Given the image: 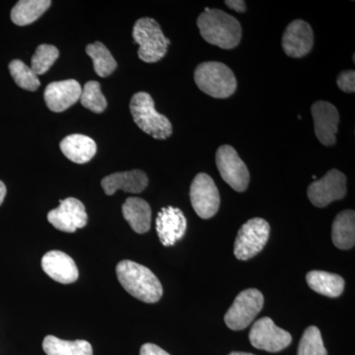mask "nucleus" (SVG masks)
<instances>
[{
    "mask_svg": "<svg viewBox=\"0 0 355 355\" xmlns=\"http://www.w3.org/2000/svg\"><path fill=\"white\" fill-rule=\"evenodd\" d=\"M44 272L60 284H73L78 279L79 272L76 261L62 251L48 252L42 259Z\"/></svg>",
    "mask_w": 355,
    "mask_h": 355,
    "instance_id": "17",
    "label": "nucleus"
},
{
    "mask_svg": "<svg viewBox=\"0 0 355 355\" xmlns=\"http://www.w3.org/2000/svg\"><path fill=\"white\" fill-rule=\"evenodd\" d=\"M123 216L135 232L144 234L151 227L150 205L140 198H128L121 207Z\"/></svg>",
    "mask_w": 355,
    "mask_h": 355,
    "instance_id": "20",
    "label": "nucleus"
},
{
    "mask_svg": "<svg viewBox=\"0 0 355 355\" xmlns=\"http://www.w3.org/2000/svg\"><path fill=\"white\" fill-rule=\"evenodd\" d=\"M81 86L73 79L58 81L46 86L44 90V101L51 111L60 113L76 104L80 99Z\"/></svg>",
    "mask_w": 355,
    "mask_h": 355,
    "instance_id": "16",
    "label": "nucleus"
},
{
    "mask_svg": "<svg viewBox=\"0 0 355 355\" xmlns=\"http://www.w3.org/2000/svg\"><path fill=\"white\" fill-rule=\"evenodd\" d=\"M195 81L203 93L216 99H226L237 89V79L232 70L218 62L198 64L195 70Z\"/></svg>",
    "mask_w": 355,
    "mask_h": 355,
    "instance_id": "4",
    "label": "nucleus"
},
{
    "mask_svg": "<svg viewBox=\"0 0 355 355\" xmlns=\"http://www.w3.org/2000/svg\"><path fill=\"white\" fill-rule=\"evenodd\" d=\"M46 355H93L90 343L83 340H64L55 336H46L43 342Z\"/></svg>",
    "mask_w": 355,
    "mask_h": 355,
    "instance_id": "24",
    "label": "nucleus"
},
{
    "mask_svg": "<svg viewBox=\"0 0 355 355\" xmlns=\"http://www.w3.org/2000/svg\"><path fill=\"white\" fill-rule=\"evenodd\" d=\"M338 88L343 92H355V72L354 70H347L343 71L336 79Z\"/></svg>",
    "mask_w": 355,
    "mask_h": 355,
    "instance_id": "30",
    "label": "nucleus"
},
{
    "mask_svg": "<svg viewBox=\"0 0 355 355\" xmlns=\"http://www.w3.org/2000/svg\"><path fill=\"white\" fill-rule=\"evenodd\" d=\"M228 355H254L253 354H247V352H231Z\"/></svg>",
    "mask_w": 355,
    "mask_h": 355,
    "instance_id": "34",
    "label": "nucleus"
},
{
    "mask_svg": "<svg viewBox=\"0 0 355 355\" xmlns=\"http://www.w3.org/2000/svg\"><path fill=\"white\" fill-rule=\"evenodd\" d=\"M197 23L202 38L223 50H232L241 42L239 21L219 9L205 8Z\"/></svg>",
    "mask_w": 355,
    "mask_h": 355,
    "instance_id": "1",
    "label": "nucleus"
},
{
    "mask_svg": "<svg viewBox=\"0 0 355 355\" xmlns=\"http://www.w3.org/2000/svg\"><path fill=\"white\" fill-rule=\"evenodd\" d=\"M298 355H328L321 331L315 326L308 327L299 343Z\"/></svg>",
    "mask_w": 355,
    "mask_h": 355,
    "instance_id": "28",
    "label": "nucleus"
},
{
    "mask_svg": "<svg viewBox=\"0 0 355 355\" xmlns=\"http://www.w3.org/2000/svg\"><path fill=\"white\" fill-rule=\"evenodd\" d=\"M80 100L84 108L90 110L93 113L101 114L107 108L106 98L97 81H89L84 85Z\"/></svg>",
    "mask_w": 355,
    "mask_h": 355,
    "instance_id": "26",
    "label": "nucleus"
},
{
    "mask_svg": "<svg viewBox=\"0 0 355 355\" xmlns=\"http://www.w3.org/2000/svg\"><path fill=\"white\" fill-rule=\"evenodd\" d=\"M130 113L137 127L155 139H166L171 137V121L164 114L158 113L153 97L146 92L132 96L130 104Z\"/></svg>",
    "mask_w": 355,
    "mask_h": 355,
    "instance_id": "3",
    "label": "nucleus"
},
{
    "mask_svg": "<svg viewBox=\"0 0 355 355\" xmlns=\"http://www.w3.org/2000/svg\"><path fill=\"white\" fill-rule=\"evenodd\" d=\"M307 193L313 205L317 207H327L331 202L345 197L347 177L338 170H331L322 179L311 184Z\"/></svg>",
    "mask_w": 355,
    "mask_h": 355,
    "instance_id": "11",
    "label": "nucleus"
},
{
    "mask_svg": "<svg viewBox=\"0 0 355 355\" xmlns=\"http://www.w3.org/2000/svg\"><path fill=\"white\" fill-rule=\"evenodd\" d=\"M48 220L58 230L74 233L77 229L85 227L88 216L80 200L69 198L60 200V207L49 212Z\"/></svg>",
    "mask_w": 355,
    "mask_h": 355,
    "instance_id": "12",
    "label": "nucleus"
},
{
    "mask_svg": "<svg viewBox=\"0 0 355 355\" xmlns=\"http://www.w3.org/2000/svg\"><path fill=\"white\" fill-rule=\"evenodd\" d=\"M9 71L19 87L28 91H36L40 87L38 76L21 60H12L9 64Z\"/></svg>",
    "mask_w": 355,
    "mask_h": 355,
    "instance_id": "27",
    "label": "nucleus"
},
{
    "mask_svg": "<svg viewBox=\"0 0 355 355\" xmlns=\"http://www.w3.org/2000/svg\"><path fill=\"white\" fill-rule=\"evenodd\" d=\"M51 4L50 0H20L11 11V20L18 26L31 24L50 8Z\"/></svg>",
    "mask_w": 355,
    "mask_h": 355,
    "instance_id": "23",
    "label": "nucleus"
},
{
    "mask_svg": "<svg viewBox=\"0 0 355 355\" xmlns=\"http://www.w3.org/2000/svg\"><path fill=\"white\" fill-rule=\"evenodd\" d=\"M263 295L258 289L250 288L238 294L224 316L229 329L241 331L249 327L263 307Z\"/></svg>",
    "mask_w": 355,
    "mask_h": 355,
    "instance_id": "7",
    "label": "nucleus"
},
{
    "mask_svg": "<svg viewBox=\"0 0 355 355\" xmlns=\"http://www.w3.org/2000/svg\"><path fill=\"white\" fill-rule=\"evenodd\" d=\"M331 238L334 245L340 250H349L355 245V212L343 210L336 216L333 223Z\"/></svg>",
    "mask_w": 355,
    "mask_h": 355,
    "instance_id": "22",
    "label": "nucleus"
},
{
    "mask_svg": "<svg viewBox=\"0 0 355 355\" xmlns=\"http://www.w3.org/2000/svg\"><path fill=\"white\" fill-rule=\"evenodd\" d=\"M306 280L312 291L331 298L342 295L345 286V279L340 275L322 270L308 272Z\"/></svg>",
    "mask_w": 355,
    "mask_h": 355,
    "instance_id": "21",
    "label": "nucleus"
},
{
    "mask_svg": "<svg viewBox=\"0 0 355 355\" xmlns=\"http://www.w3.org/2000/svg\"><path fill=\"white\" fill-rule=\"evenodd\" d=\"M60 55L58 48L51 44H41L33 55L31 69L37 76H43L53 67Z\"/></svg>",
    "mask_w": 355,
    "mask_h": 355,
    "instance_id": "29",
    "label": "nucleus"
},
{
    "mask_svg": "<svg viewBox=\"0 0 355 355\" xmlns=\"http://www.w3.org/2000/svg\"><path fill=\"white\" fill-rule=\"evenodd\" d=\"M102 188L108 196H113L118 190L127 193H139L146 190L148 177L141 170L114 173L102 180Z\"/></svg>",
    "mask_w": 355,
    "mask_h": 355,
    "instance_id": "18",
    "label": "nucleus"
},
{
    "mask_svg": "<svg viewBox=\"0 0 355 355\" xmlns=\"http://www.w3.org/2000/svg\"><path fill=\"white\" fill-rule=\"evenodd\" d=\"M311 113L318 140L324 146L336 144V135L340 123V114L336 107L330 102L318 101L311 107Z\"/></svg>",
    "mask_w": 355,
    "mask_h": 355,
    "instance_id": "13",
    "label": "nucleus"
},
{
    "mask_svg": "<svg viewBox=\"0 0 355 355\" xmlns=\"http://www.w3.org/2000/svg\"><path fill=\"white\" fill-rule=\"evenodd\" d=\"M249 340L256 349L268 352H279L289 347L292 336L288 331L282 330L270 318L258 320L252 327Z\"/></svg>",
    "mask_w": 355,
    "mask_h": 355,
    "instance_id": "10",
    "label": "nucleus"
},
{
    "mask_svg": "<svg viewBox=\"0 0 355 355\" xmlns=\"http://www.w3.org/2000/svg\"><path fill=\"white\" fill-rule=\"evenodd\" d=\"M6 195V187L3 182L0 181V205L3 202Z\"/></svg>",
    "mask_w": 355,
    "mask_h": 355,
    "instance_id": "33",
    "label": "nucleus"
},
{
    "mask_svg": "<svg viewBox=\"0 0 355 355\" xmlns=\"http://www.w3.org/2000/svg\"><path fill=\"white\" fill-rule=\"evenodd\" d=\"M121 286L142 302L156 303L163 295V287L158 277L146 266L132 261H121L116 268Z\"/></svg>",
    "mask_w": 355,
    "mask_h": 355,
    "instance_id": "2",
    "label": "nucleus"
},
{
    "mask_svg": "<svg viewBox=\"0 0 355 355\" xmlns=\"http://www.w3.org/2000/svg\"><path fill=\"white\" fill-rule=\"evenodd\" d=\"M60 149L65 157L77 164H85L94 157L97 144L92 139L83 135H71L60 142Z\"/></svg>",
    "mask_w": 355,
    "mask_h": 355,
    "instance_id": "19",
    "label": "nucleus"
},
{
    "mask_svg": "<svg viewBox=\"0 0 355 355\" xmlns=\"http://www.w3.org/2000/svg\"><path fill=\"white\" fill-rule=\"evenodd\" d=\"M156 230L163 246L171 247L186 234L187 218L177 207H164L158 212Z\"/></svg>",
    "mask_w": 355,
    "mask_h": 355,
    "instance_id": "15",
    "label": "nucleus"
},
{
    "mask_svg": "<svg viewBox=\"0 0 355 355\" xmlns=\"http://www.w3.org/2000/svg\"><path fill=\"white\" fill-rule=\"evenodd\" d=\"M86 53L92 58L96 73L100 77L111 76L116 69V62L106 46L100 42L88 44Z\"/></svg>",
    "mask_w": 355,
    "mask_h": 355,
    "instance_id": "25",
    "label": "nucleus"
},
{
    "mask_svg": "<svg viewBox=\"0 0 355 355\" xmlns=\"http://www.w3.org/2000/svg\"><path fill=\"white\" fill-rule=\"evenodd\" d=\"M282 49L288 57L300 58L310 53L314 44V33L307 22L292 21L282 37Z\"/></svg>",
    "mask_w": 355,
    "mask_h": 355,
    "instance_id": "14",
    "label": "nucleus"
},
{
    "mask_svg": "<svg viewBox=\"0 0 355 355\" xmlns=\"http://www.w3.org/2000/svg\"><path fill=\"white\" fill-rule=\"evenodd\" d=\"M190 197L191 207L200 218L214 217L220 207V196L214 179L205 173H200L191 182Z\"/></svg>",
    "mask_w": 355,
    "mask_h": 355,
    "instance_id": "9",
    "label": "nucleus"
},
{
    "mask_svg": "<svg viewBox=\"0 0 355 355\" xmlns=\"http://www.w3.org/2000/svg\"><path fill=\"white\" fill-rule=\"evenodd\" d=\"M216 166L223 181L236 191H245L250 183V173L244 161L232 146H222L216 151Z\"/></svg>",
    "mask_w": 355,
    "mask_h": 355,
    "instance_id": "8",
    "label": "nucleus"
},
{
    "mask_svg": "<svg viewBox=\"0 0 355 355\" xmlns=\"http://www.w3.org/2000/svg\"><path fill=\"white\" fill-rule=\"evenodd\" d=\"M270 226L260 217L250 219L240 228L236 237L234 254L240 261H248L265 248L270 238Z\"/></svg>",
    "mask_w": 355,
    "mask_h": 355,
    "instance_id": "6",
    "label": "nucleus"
},
{
    "mask_svg": "<svg viewBox=\"0 0 355 355\" xmlns=\"http://www.w3.org/2000/svg\"><path fill=\"white\" fill-rule=\"evenodd\" d=\"M140 355H170L164 349L153 343H146L140 349Z\"/></svg>",
    "mask_w": 355,
    "mask_h": 355,
    "instance_id": "31",
    "label": "nucleus"
},
{
    "mask_svg": "<svg viewBox=\"0 0 355 355\" xmlns=\"http://www.w3.org/2000/svg\"><path fill=\"white\" fill-rule=\"evenodd\" d=\"M133 40L139 44L137 55L142 62L154 64L162 60L167 53L170 40L166 38L160 25L153 18H140L132 32Z\"/></svg>",
    "mask_w": 355,
    "mask_h": 355,
    "instance_id": "5",
    "label": "nucleus"
},
{
    "mask_svg": "<svg viewBox=\"0 0 355 355\" xmlns=\"http://www.w3.org/2000/svg\"><path fill=\"white\" fill-rule=\"evenodd\" d=\"M226 6L233 10L237 11L238 13L245 12L246 10V2L243 0H231V1H225Z\"/></svg>",
    "mask_w": 355,
    "mask_h": 355,
    "instance_id": "32",
    "label": "nucleus"
}]
</instances>
